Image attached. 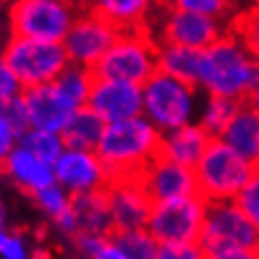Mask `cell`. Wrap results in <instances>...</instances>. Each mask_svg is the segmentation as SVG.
I'll return each instance as SVG.
<instances>
[{"mask_svg":"<svg viewBox=\"0 0 259 259\" xmlns=\"http://www.w3.org/2000/svg\"><path fill=\"white\" fill-rule=\"evenodd\" d=\"M259 81V60H255L237 35H220L202 49L198 88L206 95L244 101Z\"/></svg>","mask_w":259,"mask_h":259,"instance_id":"1","label":"cell"},{"mask_svg":"<svg viewBox=\"0 0 259 259\" xmlns=\"http://www.w3.org/2000/svg\"><path fill=\"white\" fill-rule=\"evenodd\" d=\"M163 132L143 114L125 121L106 123L97 143V154L108 169L110 180L139 176L160 150Z\"/></svg>","mask_w":259,"mask_h":259,"instance_id":"2","label":"cell"},{"mask_svg":"<svg viewBox=\"0 0 259 259\" xmlns=\"http://www.w3.org/2000/svg\"><path fill=\"white\" fill-rule=\"evenodd\" d=\"M198 244L209 259H257L259 229L235 200L206 204Z\"/></svg>","mask_w":259,"mask_h":259,"instance_id":"3","label":"cell"},{"mask_svg":"<svg viewBox=\"0 0 259 259\" xmlns=\"http://www.w3.org/2000/svg\"><path fill=\"white\" fill-rule=\"evenodd\" d=\"M198 86L156 70L143 83V116L160 132H169L198 119Z\"/></svg>","mask_w":259,"mask_h":259,"instance_id":"4","label":"cell"},{"mask_svg":"<svg viewBox=\"0 0 259 259\" xmlns=\"http://www.w3.org/2000/svg\"><path fill=\"white\" fill-rule=\"evenodd\" d=\"M252 167L242 154L222 141L213 137L202 158L193 167L196 171L198 193L206 202H218V200H235L239 189L250 178Z\"/></svg>","mask_w":259,"mask_h":259,"instance_id":"5","label":"cell"},{"mask_svg":"<svg viewBox=\"0 0 259 259\" xmlns=\"http://www.w3.org/2000/svg\"><path fill=\"white\" fill-rule=\"evenodd\" d=\"M81 9L79 0H11L9 35L62 42Z\"/></svg>","mask_w":259,"mask_h":259,"instance_id":"6","label":"cell"},{"mask_svg":"<svg viewBox=\"0 0 259 259\" xmlns=\"http://www.w3.org/2000/svg\"><path fill=\"white\" fill-rule=\"evenodd\" d=\"M156 47L152 35L145 29L119 31L110 49L93 68L95 77H110V79H125L143 83L156 73Z\"/></svg>","mask_w":259,"mask_h":259,"instance_id":"7","label":"cell"},{"mask_svg":"<svg viewBox=\"0 0 259 259\" xmlns=\"http://www.w3.org/2000/svg\"><path fill=\"white\" fill-rule=\"evenodd\" d=\"M3 57L20 79L22 88L51 83L70 64L62 42L24 35H9L3 47Z\"/></svg>","mask_w":259,"mask_h":259,"instance_id":"8","label":"cell"},{"mask_svg":"<svg viewBox=\"0 0 259 259\" xmlns=\"http://www.w3.org/2000/svg\"><path fill=\"white\" fill-rule=\"evenodd\" d=\"M206 204L209 202L200 193L158 200V202L152 204L147 231L156 237L158 244L198 242L204 222Z\"/></svg>","mask_w":259,"mask_h":259,"instance_id":"9","label":"cell"},{"mask_svg":"<svg viewBox=\"0 0 259 259\" xmlns=\"http://www.w3.org/2000/svg\"><path fill=\"white\" fill-rule=\"evenodd\" d=\"M119 35V29L112 27L106 18L95 14L93 9L83 7L79 16L75 18L73 27L68 29L66 37L62 40L66 49L68 62L75 66H83L93 70L103 53L110 49L114 37Z\"/></svg>","mask_w":259,"mask_h":259,"instance_id":"10","label":"cell"},{"mask_svg":"<svg viewBox=\"0 0 259 259\" xmlns=\"http://www.w3.org/2000/svg\"><path fill=\"white\" fill-rule=\"evenodd\" d=\"M55 183L62 185L70 196H81L90 191H101L110 183L108 169L97 150L64 147L60 158L53 165Z\"/></svg>","mask_w":259,"mask_h":259,"instance_id":"11","label":"cell"},{"mask_svg":"<svg viewBox=\"0 0 259 259\" xmlns=\"http://www.w3.org/2000/svg\"><path fill=\"white\" fill-rule=\"evenodd\" d=\"M86 106L106 123L132 119L143 114V86L125 79L95 77Z\"/></svg>","mask_w":259,"mask_h":259,"instance_id":"12","label":"cell"},{"mask_svg":"<svg viewBox=\"0 0 259 259\" xmlns=\"http://www.w3.org/2000/svg\"><path fill=\"white\" fill-rule=\"evenodd\" d=\"M106 198L110 206V215H112L114 233L147 226L154 200L150 198V193H147L139 176L110 180L106 187Z\"/></svg>","mask_w":259,"mask_h":259,"instance_id":"13","label":"cell"},{"mask_svg":"<svg viewBox=\"0 0 259 259\" xmlns=\"http://www.w3.org/2000/svg\"><path fill=\"white\" fill-rule=\"evenodd\" d=\"M22 97L29 110L31 127L53 130V132H62L70 116L79 108H83L55 79L44 86L24 88Z\"/></svg>","mask_w":259,"mask_h":259,"instance_id":"14","label":"cell"},{"mask_svg":"<svg viewBox=\"0 0 259 259\" xmlns=\"http://www.w3.org/2000/svg\"><path fill=\"white\" fill-rule=\"evenodd\" d=\"M139 178L154 202L198 193V183H196V171H193V167L180 165L176 160L163 156V154H156V156L145 165V169L139 174Z\"/></svg>","mask_w":259,"mask_h":259,"instance_id":"15","label":"cell"},{"mask_svg":"<svg viewBox=\"0 0 259 259\" xmlns=\"http://www.w3.org/2000/svg\"><path fill=\"white\" fill-rule=\"evenodd\" d=\"M222 35L218 18H209L193 11L176 9L167 11L163 22H160V37L163 42H176L191 49H206L211 42H215Z\"/></svg>","mask_w":259,"mask_h":259,"instance_id":"16","label":"cell"},{"mask_svg":"<svg viewBox=\"0 0 259 259\" xmlns=\"http://www.w3.org/2000/svg\"><path fill=\"white\" fill-rule=\"evenodd\" d=\"M0 169L9 178L11 185H16L18 189L33 196L35 191L44 189L47 185L55 183V171L53 165L35 156L31 150L18 143L14 150L7 154V158L0 163Z\"/></svg>","mask_w":259,"mask_h":259,"instance_id":"17","label":"cell"},{"mask_svg":"<svg viewBox=\"0 0 259 259\" xmlns=\"http://www.w3.org/2000/svg\"><path fill=\"white\" fill-rule=\"evenodd\" d=\"M211 139V134L198 121H193L176 130H169V132H163L158 154L176 160L180 165L196 167L202 154L206 152V147H209Z\"/></svg>","mask_w":259,"mask_h":259,"instance_id":"18","label":"cell"},{"mask_svg":"<svg viewBox=\"0 0 259 259\" xmlns=\"http://www.w3.org/2000/svg\"><path fill=\"white\" fill-rule=\"evenodd\" d=\"M83 7L106 18L119 31H130L145 29L156 3L154 0H86Z\"/></svg>","mask_w":259,"mask_h":259,"instance_id":"19","label":"cell"},{"mask_svg":"<svg viewBox=\"0 0 259 259\" xmlns=\"http://www.w3.org/2000/svg\"><path fill=\"white\" fill-rule=\"evenodd\" d=\"M220 139L239 152L252 167H259V114L242 101Z\"/></svg>","mask_w":259,"mask_h":259,"instance_id":"20","label":"cell"},{"mask_svg":"<svg viewBox=\"0 0 259 259\" xmlns=\"http://www.w3.org/2000/svg\"><path fill=\"white\" fill-rule=\"evenodd\" d=\"M202 51L176 42H160L156 47V66L160 73H167L180 81L198 86Z\"/></svg>","mask_w":259,"mask_h":259,"instance_id":"21","label":"cell"},{"mask_svg":"<svg viewBox=\"0 0 259 259\" xmlns=\"http://www.w3.org/2000/svg\"><path fill=\"white\" fill-rule=\"evenodd\" d=\"M73 209L77 215L79 231L90 233H114L112 229V215L106 198V189L90 191L81 196H73Z\"/></svg>","mask_w":259,"mask_h":259,"instance_id":"22","label":"cell"},{"mask_svg":"<svg viewBox=\"0 0 259 259\" xmlns=\"http://www.w3.org/2000/svg\"><path fill=\"white\" fill-rule=\"evenodd\" d=\"M106 121L101 119L95 110L88 106L79 108L77 112L70 116L68 123L62 130V139L66 147H81V150H97Z\"/></svg>","mask_w":259,"mask_h":259,"instance_id":"23","label":"cell"},{"mask_svg":"<svg viewBox=\"0 0 259 259\" xmlns=\"http://www.w3.org/2000/svg\"><path fill=\"white\" fill-rule=\"evenodd\" d=\"M239 106H242V101L229 99V97L206 95V101L198 110V123L211 137H220L224 132V127L231 123L233 114L237 112Z\"/></svg>","mask_w":259,"mask_h":259,"instance_id":"24","label":"cell"},{"mask_svg":"<svg viewBox=\"0 0 259 259\" xmlns=\"http://www.w3.org/2000/svg\"><path fill=\"white\" fill-rule=\"evenodd\" d=\"M70 248L81 257H93V259H125L121 248L116 246L112 233H90L79 231L68 239Z\"/></svg>","mask_w":259,"mask_h":259,"instance_id":"25","label":"cell"},{"mask_svg":"<svg viewBox=\"0 0 259 259\" xmlns=\"http://www.w3.org/2000/svg\"><path fill=\"white\" fill-rule=\"evenodd\" d=\"M112 237L125 259H158L160 244L147 231V226H143V229H130V231H116L112 233Z\"/></svg>","mask_w":259,"mask_h":259,"instance_id":"26","label":"cell"},{"mask_svg":"<svg viewBox=\"0 0 259 259\" xmlns=\"http://www.w3.org/2000/svg\"><path fill=\"white\" fill-rule=\"evenodd\" d=\"M20 145H24L27 150H31L35 156H40L42 160L55 165V160L60 158V154L64 152L62 132H53V130H42V127H29L20 134Z\"/></svg>","mask_w":259,"mask_h":259,"instance_id":"27","label":"cell"},{"mask_svg":"<svg viewBox=\"0 0 259 259\" xmlns=\"http://www.w3.org/2000/svg\"><path fill=\"white\" fill-rule=\"evenodd\" d=\"M33 200H35V204L40 206V211L44 215H49L51 220L57 218L66 209H70V204H73V196L57 183H51V185L44 187V189L35 191Z\"/></svg>","mask_w":259,"mask_h":259,"instance_id":"28","label":"cell"},{"mask_svg":"<svg viewBox=\"0 0 259 259\" xmlns=\"http://www.w3.org/2000/svg\"><path fill=\"white\" fill-rule=\"evenodd\" d=\"M235 35L244 44L246 51L259 60V5L244 11L235 22Z\"/></svg>","mask_w":259,"mask_h":259,"instance_id":"29","label":"cell"},{"mask_svg":"<svg viewBox=\"0 0 259 259\" xmlns=\"http://www.w3.org/2000/svg\"><path fill=\"white\" fill-rule=\"evenodd\" d=\"M235 202L239 204V209L250 218V222L259 229V167L252 169L250 178L246 180V185L235 196Z\"/></svg>","mask_w":259,"mask_h":259,"instance_id":"30","label":"cell"},{"mask_svg":"<svg viewBox=\"0 0 259 259\" xmlns=\"http://www.w3.org/2000/svg\"><path fill=\"white\" fill-rule=\"evenodd\" d=\"M171 7L222 20L233 9V0H171Z\"/></svg>","mask_w":259,"mask_h":259,"instance_id":"31","label":"cell"},{"mask_svg":"<svg viewBox=\"0 0 259 259\" xmlns=\"http://www.w3.org/2000/svg\"><path fill=\"white\" fill-rule=\"evenodd\" d=\"M24 93L20 79L16 77V73L11 70V66L7 64V60L0 53V106H5L7 101L16 99Z\"/></svg>","mask_w":259,"mask_h":259,"instance_id":"32","label":"cell"},{"mask_svg":"<svg viewBox=\"0 0 259 259\" xmlns=\"http://www.w3.org/2000/svg\"><path fill=\"white\" fill-rule=\"evenodd\" d=\"M202 248L198 242H178V244H160L158 259H202Z\"/></svg>","mask_w":259,"mask_h":259,"instance_id":"33","label":"cell"},{"mask_svg":"<svg viewBox=\"0 0 259 259\" xmlns=\"http://www.w3.org/2000/svg\"><path fill=\"white\" fill-rule=\"evenodd\" d=\"M20 141V132L16 130V125L9 121V116L5 114V110L0 108V163L7 158V154L14 150Z\"/></svg>","mask_w":259,"mask_h":259,"instance_id":"34","label":"cell"},{"mask_svg":"<svg viewBox=\"0 0 259 259\" xmlns=\"http://www.w3.org/2000/svg\"><path fill=\"white\" fill-rule=\"evenodd\" d=\"M5 110V114L9 116V121L16 125L18 132H24V130H29L31 127V123H29V110H27V103H24V97H16V99H11L7 101L5 106H0Z\"/></svg>","mask_w":259,"mask_h":259,"instance_id":"35","label":"cell"},{"mask_svg":"<svg viewBox=\"0 0 259 259\" xmlns=\"http://www.w3.org/2000/svg\"><path fill=\"white\" fill-rule=\"evenodd\" d=\"M29 255V244L27 239L22 235H14V233H9L7 237H5L3 246H0V257L5 259H24Z\"/></svg>","mask_w":259,"mask_h":259,"instance_id":"36","label":"cell"},{"mask_svg":"<svg viewBox=\"0 0 259 259\" xmlns=\"http://www.w3.org/2000/svg\"><path fill=\"white\" fill-rule=\"evenodd\" d=\"M53 224L60 235H64L66 239H70L75 233H79V224H77V215H75V209L70 204V209H66L64 213H60L57 218H53Z\"/></svg>","mask_w":259,"mask_h":259,"instance_id":"37","label":"cell"},{"mask_svg":"<svg viewBox=\"0 0 259 259\" xmlns=\"http://www.w3.org/2000/svg\"><path fill=\"white\" fill-rule=\"evenodd\" d=\"M244 103L252 110V112H257V114H259V81L255 83V86H252V90L248 93V97L244 99Z\"/></svg>","mask_w":259,"mask_h":259,"instance_id":"38","label":"cell"},{"mask_svg":"<svg viewBox=\"0 0 259 259\" xmlns=\"http://www.w3.org/2000/svg\"><path fill=\"white\" fill-rule=\"evenodd\" d=\"M9 233H7V229H5V213H3V206H0V246H3V242H5V237H7Z\"/></svg>","mask_w":259,"mask_h":259,"instance_id":"39","label":"cell"},{"mask_svg":"<svg viewBox=\"0 0 259 259\" xmlns=\"http://www.w3.org/2000/svg\"><path fill=\"white\" fill-rule=\"evenodd\" d=\"M156 7H171V0H154Z\"/></svg>","mask_w":259,"mask_h":259,"instance_id":"40","label":"cell"},{"mask_svg":"<svg viewBox=\"0 0 259 259\" xmlns=\"http://www.w3.org/2000/svg\"><path fill=\"white\" fill-rule=\"evenodd\" d=\"M257 5H259V0H257Z\"/></svg>","mask_w":259,"mask_h":259,"instance_id":"41","label":"cell"}]
</instances>
